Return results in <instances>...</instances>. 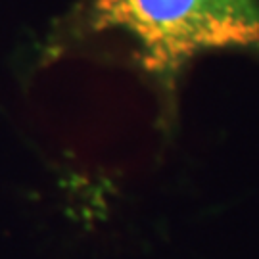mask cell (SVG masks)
Instances as JSON below:
<instances>
[{
	"mask_svg": "<svg viewBox=\"0 0 259 259\" xmlns=\"http://www.w3.org/2000/svg\"><path fill=\"white\" fill-rule=\"evenodd\" d=\"M81 38H108L165 108L200 60L259 62V0H79L67 21Z\"/></svg>",
	"mask_w": 259,
	"mask_h": 259,
	"instance_id": "6da1fadb",
	"label": "cell"
}]
</instances>
